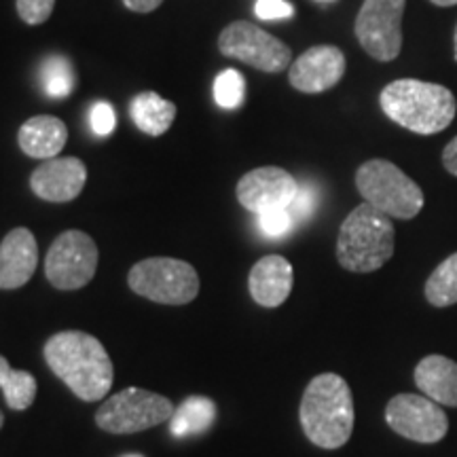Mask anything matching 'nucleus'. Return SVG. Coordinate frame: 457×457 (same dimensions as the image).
<instances>
[{
	"label": "nucleus",
	"instance_id": "obj_4",
	"mask_svg": "<svg viewBox=\"0 0 457 457\" xmlns=\"http://www.w3.org/2000/svg\"><path fill=\"white\" fill-rule=\"evenodd\" d=\"M394 254V222L370 204H360L343 220L337 237V261L352 273H373Z\"/></svg>",
	"mask_w": 457,
	"mask_h": 457
},
{
	"label": "nucleus",
	"instance_id": "obj_24",
	"mask_svg": "<svg viewBox=\"0 0 457 457\" xmlns=\"http://www.w3.org/2000/svg\"><path fill=\"white\" fill-rule=\"evenodd\" d=\"M214 100L220 108H239L245 100V79L236 68H227L214 79Z\"/></svg>",
	"mask_w": 457,
	"mask_h": 457
},
{
	"label": "nucleus",
	"instance_id": "obj_19",
	"mask_svg": "<svg viewBox=\"0 0 457 457\" xmlns=\"http://www.w3.org/2000/svg\"><path fill=\"white\" fill-rule=\"evenodd\" d=\"M176 108L174 102L165 100L157 91H142L129 100V117L142 134L146 136H163L174 123Z\"/></svg>",
	"mask_w": 457,
	"mask_h": 457
},
{
	"label": "nucleus",
	"instance_id": "obj_16",
	"mask_svg": "<svg viewBox=\"0 0 457 457\" xmlns=\"http://www.w3.org/2000/svg\"><path fill=\"white\" fill-rule=\"evenodd\" d=\"M295 271L293 265L279 254H267L254 262L248 276V290L256 305L279 307L293 293Z\"/></svg>",
	"mask_w": 457,
	"mask_h": 457
},
{
	"label": "nucleus",
	"instance_id": "obj_6",
	"mask_svg": "<svg viewBox=\"0 0 457 457\" xmlns=\"http://www.w3.org/2000/svg\"><path fill=\"white\" fill-rule=\"evenodd\" d=\"M128 284L138 296L162 305H187L199 295V276L191 262L170 256H153L136 262Z\"/></svg>",
	"mask_w": 457,
	"mask_h": 457
},
{
	"label": "nucleus",
	"instance_id": "obj_20",
	"mask_svg": "<svg viewBox=\"0 0 457 457\" xmlns=\"http://www.w3.org/2000/svg\"><path fill=\"white\" fill-rule=\"evenodd\" d=\"M216 420V404L214 400L205 396H188L180 403V407L174 409V415L170 420V432L176 438L197 436L210 430V426Z\"/></svg>",
	"mask_w": 457,
	"mask_h": 457
},
{
	"label": "nucleus",
	"instance_id": "obj_10",
	"mask_svg": "<svg viewBox=\"0 0 457 457\" xmlns=\"http://www.w3.org/2000/svg\"><path fill=\"white\" fill-rule=\"evenodd\" d=\"M407 0H364L356 17V38L377 62L396 60L403 49V15Z\"/></svg>",
	"mask_w": 457,
	"mask_h": 457
},
{
	"label": "nucleus",
	"instance_id": "obj_22",
	"mask_svg": "<svg viewBox=\"0 0 457 457\" xmlns=\"http://www.w3.org/2000/svg\"><path fill=\"white\" fill-rule=\"evenodd\" d=\"M426 299L434 307L457 303V253L445 259L426 282Z\"/></svg>",
	"mask_w": 457,
	"mask_h": 457
},
{
	"label": "nucleus",
	"instance_id": "obj_5",
	"mask_svg": "<svg viewBox=\"0 0 457 457\" xmlns=\"http://www.w3.org/2000/svg\"><path fill=\"white\" fill-rule=\"evenodd\" d=\"M356 188L364 202L390 219L411 220L424 208L421 187L386 159H370L360 165Z\"/></svg>",
	"mask_w": 457,
	"mask_h": 457
},
{
	"label": "nucleus",
	"instance_id": "obj_32",
	"mask_svg": "<svg viewBox=\"0 0 457 457\" xmlns=\"http://www.w3.org/2000/svg\"><path fill=\"white\" fill-rule=\"evenodd\" d=\"M430 3L438 4V7H453V4H457V0H430Z\"/></svg>",
	"mask_w": 457,
	"mask_h": 457
},
{
	"label": "nucleus",
	"instance_id": "obj_30",
	"mask_svg": "<svg viewBox=\"0 0 457 457\" xmlns=\"http://www.w3.org/2000/svg\"><path fill=\"white\" fill-rule=\"evenodd\" d=\"M443 165H445V170L449 171V174L457 176V136L449 142L447 146H445V151H443Z\"/></svg>",
	"mask_w": 457,
	"mask_h": 457
},
{
	"label": "nucleus",
	"instance_id": "obj_23",
	"mask_svg": "<svg viewBox=\"0 0 457 457\" xmlns=\"http://www.w3.org/2000/svg\"><path fill=\"white\" fill-rule=\"evenodd\" d=\"M43 89L49 98L64 100L77 87V72L64 55H49L41 68Z\"/></svg>",
	"mask_w": 457,
	"mask_h": 457
},
{
	"label": "nucleus",
	"instance_id": "obj_3",
	"mask_svg": "<svg viewBox=\"0 0 457 457\" xmlns=\"http://www.w3.org/2000/svg\"><path fill=\"white\" fill-rule=\"evenodd\" d=\"M379 104L387 119L421 136L447 129L457 112L451 89L417 79H398L387 83L379 96Z\"/></svg>",
	"mask_w": 457,
	"mask_h": 457
},
{
	"label": "nucleus",
	"instance_id": "obj_9",
	"mask_svg": "<svg viewBox=\"0 0 457 457\" xmlns=\"http://www.w3.org/2000/svg\"><path fill=\"white\" fill-rule=\"evenodd\" d=\"M219 51L225 57L270 74L282 72L293 64V51L288 45L245 20L233 21L220 32Z\"/></svg>",
	"mask_w": 457,
	"mask_h": 457
},
{
	"label": "nucleus",
	"instance_id": "obj_28",
	"mask_svg": "<svg viewBox=\"0 0 457 457\" xmlns=\"http://www.w3.org/2000/svg\"><path fill=\"white\" fill-rule=\"evenodd\" d=\"M89 123L96 134L108 136L117 128V112H114V108L108 102H98V104L91 106Z\"/></svg>",
	"mask_w": 457,
	"mask_h": 457
},
{
	"label": "nucleus",
	"instance_id": "obj_2",
	"mask_svg": "<svg viewBox=\"0 0 457 457\" xmlns=\"http://www.w3.org/2000/svg\"><path fill=\"white\" fill-rule=\"evenodd\" d=\"M305 436L320 449H339L353 432V398L347 381L337 373L313 377L299 407Z\"/></svg>",
	"mask_w": 457,
	"mask_h": 457
},
{
	"label": "nucleus",
	"instance_id": "obj_27",
	"mask_svg": "<svg viewBox=\"0 0 457 457\" xmlns=\"http://www.w3.org/2000/svg\"><path fill=\"white\" fill-rule=\"evenodd\" d=\"M318 205V195H316V188L310 185H299V191H296L295 202L288 205V212L293 214L295 222L307 220L313 214Z\"/></svg>",
	"mask_w": 457,
	"mask_h": 457
},
{
	"label": "nucleus",
	"instance_id": "obj_29",
	"mask_svg": "<svg viewBox=\"0 0 457 457\" xmlns=\"http://www.w3.org/2000/svg\"><path fill=\"white\" fill-rule=\"evenodd\" d=\"M254 13L259 20L273 21V20H288L295 15V7L286 0H256Z\"/></svg>",
	"mask_w": 457,
	"mask_h": 457
},
{
	"label": "nucleus",
	"instance_id": "obj_31",
	"mask_svg": "<svg viewBox=\"0 0 457 457\" xmlns=\"http://www.w3.org/2000/svg\"><path fill=\"white\" fill-rule=\"evenodd\" d=\"M162 3L163 0H123L125 7L134 13H151V11L162 7Z\"/></svg>",
	"mask_w": 457,
	"mask_h": 457
},
{
	"label": "nucleus",
	"instance_id": "obj_21",
	"mask_svg": "<svg viewBox=\"0 0 457 457\" xmlns=\"http://www.w3.org/2000/svg\"><path fill=\"white\" fill-rule=\"evenodd\" d=\"M0 390L4 394V400L13 411H26L32 407L37 398V377L28 370H17L0 356Z\"/></svg>",
	"mask_w": 457,
	"mask_h": 457
},
{
	"label": "nucleus",
	"instance_id": "obj_25",
	"mask_svg": "<svg viewBox=\"0 0 457 457\" xmlns=\"http://www.w3.org/2000/svg\"><path fill=\"white\" fill-rule=\"evenodd\" d=\"M296 225L293 214L286 210H270V212L259 214V228L262 231V236L271 237V239H279L284 236H288L293 231V227Z\"/></svg>",
	"mask_w": 457,
	"mask_h": 457
},
{
	"label": "nucleus",
	"instance_id": "obj_36",
	"mask_svg": "<svg viewBox=\"0 0 457 457\" xmlns=\"http://www.w3.org/2000/svg\"><path fill=\"white\" fill-rule=\"evenodd\" d=\"M320 3H333V0H320Z\"/></svg>",
	"mask_w": 457,
	"mask_h": 457
},
{
	"label": "nucleus",
	"instance_id": "obj_1",
	"mask_svg": "<svg viewBox=\"0 0 457 457\" xmlns=\"http://www.w3.org/2000/svg\"><path fill=\"white\" fill-rule=\"evenodd\" d=\"M43 356L51 373L85 403H98L111 392L114 381L112 360L94 335L83 330L57 333L45 343Z\"/></svg>",
	"mask_w": 457,
	"mask_h": 457
},
{
	"label": "nucleus",
	"instance_id": "obj_26",
	"mask_svg": "<svg viewBox=\"0 0 457 457\" xmlns=\"http://www.w3.org/2000/svg\"><path fill=\"white\" fill-rule=\"evenodd\" d=\"M55 0H15L20 20L28 26H41L54 13Z\"/></svg>",
	"mask_w": 457,
	"mask_h": 457
},
{
	"label": "nucleus",
	"instance_id": "obj_14",
	"mask_svg": "<svg viewBox=\"0 0 457 457\" xmlns=\"http://www.w3.org/2000/svg\"><path fill=\"white\" fill-rule=\"evenodd\" d=\"M87 182V168L79 157H54L30 174V188L38 199L49 204L74 202Z\"/></svg>",
	"mask_w": 457,
	"mask_h": 457
},
{
	"label": "nucleus",
	"instance_id": "obj_13",
	"mask_svg": "<svg viewBox=\"0 0 457 457\" xmlns=\"http://www.w3.org/2000/svg\"><path fill=\"white\" fill-rule=\"evenodd\" d=\"M345 55L335 45H318L299 55L288 68V81L303 94H322L333 89L345 74Z\"/></svg>",
	"mask_w": 457,
	"mask_h": 457
},
{
	"label": "nucleus",
	"instance_id": "obj_35",
	"mask_svg": "<svg viewBox=\"0 0 457 457\" xmlns=\"http://www.w3.org/2000/svg\"><path fill=\"white\" fill-rule=\"evenodd\" d=\"M121 457H145V455H138V453H128V455H121Z\"/></svg>",
	"mask_w": 457,
	"mask_h": 457
},
{
	"label": "nucleus",
	"instance_id": "obj_15",
	"mask_svg": "<svg viewBox=\"0 0 457 457\" xmlns=\"http://www.w3.org/2000/svg\"><path fill=\"white\" fill-rule=\"evenodd\" d=\"M38 265V244L30 228L17 227L0 242V290H17L30 282Z\"/></svg>",
	"mask_w": 457,
	"mask_h": 457
},
{
	"label": "nucleus",
	"instance_id": "obj_18",
	"mask_svg": "<svg viewBox=\"0 0 457 457\" xmlns=\"http://www.w3.org/2000/svg\"><path fill=\"white\" fill-rule=\"evenodd\" d=\"M415 386L441 407H457V362L432 353L415 367Z\"/></svg>",
	"mask_w": 457,
	"mask_h": 457
},
{
	"label": "nucleus",
	"instance_id": "obj_11",
	"mask_svg": "<svg viewBox=\"0 0 457 457\" xmlns=\"http://www.w3.org/2000/svg\"><path fill=\"white\" fill-rule=\"evenodd\" d=\"M386 421L394 432L413 443L432 445L449 432V417L438 403L421 394H398L386 407Z\"/></svg>",
	"mask_w": 457,
	"mask_h": 457
},
{
	"label": "nucleus",
	"instance_id": "obj_7",
	"mask_svg": "<svg viewBox=\"0 0 457 457\" xmlns=\"http://www.w3.org/2000/svg\"><path fill=\"white\" fill-rule=\"evenodd\" d=\"M174 409V403L162 394L128 387L112 394L96 411V424L108 434H136L170 421Z\"/></svg>",
	"mask_w": 457,
	"mask_h": 457
},
{
	"label": "nucleus",
	"instance_id": "obj_8",
	"mask_svg": "<svg viewBox=\"0 0 457 457\" xmlns=\"http://www.w3.org/2000/svg\"><path fill=\"white\" fill-rule=\"evenodd\" d=\"M98 245L85 231L71 228L54 239L45 256V276L57 290L87 286L98 270Z\"/></svg>",
	"mask_w": 457,
	"mask_h": 457
},
{
	"label": "nucleus",
	"instance_id": "obj_17",
	"mask_svg": "<svg viewBox=\"0 0 457 457\" xmlns=\"http://www.w3.org/2000/svg\"><path fill=\"white\" fill-rule=\"evenodd\" d=\"M68 142V128L60 117L54 114H37L30 117L17 131V145L21 153L32 159H54L62 153Z\"/></svg>",
	"mask_w": 457,
	"mask_h": 457
},
{
	"label": "nucleus",
	"instance_id": "obj_12",
	"mask_svg": "<svg viewBox=\"0 0 457 457\" xmlns=\"http://www.w3.org/2000/svg\"><path fill=\"white\" fill-rule=\"evenodd\" d=\"M296 191H299V182L295 176L276 165L248 171L236 187L237 202L256 216L270 210H286L295 202Z\"/></svg>",
	"mask_w": 457,
	"mask_h": 457
},
{
	"label": "nucleus",
	"instance_id": "obj_34",
	"mask_svg": "<svg viewBox=\"0 0 457 457\" xmlns=\"http://www.w3.org/2000/svg\"><path fill=\"white\" fill-rule=\"evenodd\" d=\"M3 424H4V415H3V411H0V428H3Z\"/></svg>",
	"mask_w": 457,
	"mask_h": 457
},
{
	"label": "nucleus",
	"instance_id": "obj_33",
	"mask_svg": "<svg viewBox=\"0 0 457 457\" xmlns=\"http://www.w3.org/2000/svg\"><path fill=\"white\" fill-rule=\"evenodd\" d=\"M453 54H455V60H457V26H455V34H453Z\"/></svg>",
	"mask_w": 457,
	"mask_h": 457
}]
</instances>
